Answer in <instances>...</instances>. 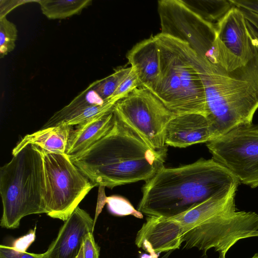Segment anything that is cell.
<instances>
[{"label":"cell","mask_w":258,"mask_h":258,"mask_svg":"<svg viewBox=\"0 0 258 258\" xmlns=\"http://www.w3.org/2000/svg\"><path fill=\"white\" fill-rule=\"evenodd\" d=\"M73 126L61 123L56 126L41 128L33 133L26 135L12 150L15 155L29 144L34 145L52 153L66 154L69 138Z\"/></svg>","instance_id":"e0dca14e"},{"label":"cell","mask_w":258,"mask_h":258,"mask_svg":"<svg viewBox=\"0 0 258 258\" xmlns=\"http://www.w3.org/2000/svg\"><path fill=\"white\" fill-rule=\"evenodd\" d=\"M107 209L112 215L118 216L132 215L137 218H143L142 213L136 210L131 203L125 198L118 196H111L105 198Z\"/></svg>","instance_id":"603a6c76"},{"label":"cell","mask_w":258,"mask_h":258,"mask_svg":"<svg viewBox=\"0 0 258 258\" xmlns=\"http://www.w3.org/2000/svg\"><path fill=\"white\" fill-rule=\"evenodd\" d=\"M182 228L173 217L148 216L137 232L135 244L154 258L158 254L179 249L182 243Z\"/></svg>","instance_id":"7c38bea8"},{"label":"cell","mask_w":258,"mask_h":258,"mask_svg":"<svg viewBox=\"0 0 258 258\" xmlns=\"http://www.w3.org/2000/svg\"><path fill=\"white\" fill-rule=\"evenodd\" d=\"M117 117L147 146L166 157V128L175 115L151 91L138 87L113 106Z\"/></svg>","instance_id":"ba28073f"},{"label":"cell","mask_w":258,"mask_h":258,"mask_svg":"<svg viewBox=\"0 0 258 258\" xmlns=\"http://www.w3.org/2000/svg\"><path fill=\"white\" fill-rule=\"evenodd\" d=\"M215 26L218 64L231 72L247 64L254 50L242 10L233 6Z\"/></svg>","instance_id":"8fae6325"},{"label":"cell","mask_w":258,"mask_h":258,"mask_svg":"<svg viewBox=\"0 0 258 258\" xmlns=\"http://www.w3.org/2000/svg\"><path fill=\"white\" fill-rule=\"evenodd\" d=\"M42 155L39 147L29 144L0 168V194L3 211L0 225L18 228L21 219L47 213Z\"/></svg>","instance_id":"8992f818"},{"label":"cell","mask_w":258,"mask_h":258,"mask_svg":"<svg viewBox=\"0 0 258 258\" xmlns=\"http://www.w3.org/2000/svg\"><path fill=\"white\" fill-rule=\"evenodd\" d=\"M42 14L51 20L63 19L81 14L82 10L91 5L92 0H39Z\"/></svg>","instance_id":"d6986e66"},{"label":"cell","mask_w":258,"mask_h":258,"mask_svg":"<svg viewBox=\"0 0 258 258\" xmlns=\"http://www.w3.org/2000/svg\"><path fill=\"white\" fill-rule=\"evenodd\" d=\"M161 33L188 44L200 56L216 63L215 24L189 8L182 0L158 1Z\"/></svg>","instance_id":"30bf717a"},{"label":"cell","mask_w":258,"mask_h":258,"mask_svg":"<svg viewBox=\"0 0 258 258\" xmlns=\"http://www.w3.org/2000/svg\"><path fill=\"white\" fill-rule=\"evenodd\" d=\"M35 237L34 230L33 232L32 231L29 234H27L16 240L13 246L20 250L26 251L34 240Z\"/></svg>","instance_id":"f1b7e54d"},{"label":"cell","mask_w":258,"mask_h":258,"mask_svg":"<svg viewBox=\"0 0 258 258\" xmlns=\"http://www.w3.org/2000/svg\"><path fill=\"white\" fill-rule=\"evenodd\" d=\"M0 258H47L45 253H34L20 250L14 247L1 244Z\"/></svg>","instance_id":"d4e9b609"},{"label":"cell","mask_w":258,"mask_h":258,"mask_svg":"<svg viewBox=\"0 0 258 258\" xmlns=\"http://www.w3.org/2000/svg\"><path fill=\"white\" fill-rule=\"evenodd\" d=\"M107 100L105 101L101 98L93 90L91 83L69 104L55 112L42 128L58 125L74 112L90 105L102 104Z\"/></svg>","instance_id":"ac0fdd59"},{"label":"cell","mask_w":258,"mask_h":258,"mask_svg":"<svg viewBox=\"0 0 258 258\" xmlns=\"http://www.w3.org/2000/svg\"><path fill=\"white\" fill-rule=\"evenodd\" d=\"M246 24L251 44L255 48L258 53V26L248 21L247 19Z\"/></svg>","instance_id":"f546056e"},{"label":"cell","mask_w":258,"mask_h":258,"mask_svg":"<svg viewBox=\"0 0 258 258\" xmlns=\"http://www.w3.org/2000/svg\"><path fill=\"white\" fill-rule=\"evenodd\" d=\"M243 12L245 18L252 23L258 26V15L254 13L241 9Z\"/></svg>","instance_id":"4dcf8cb0"},{"label":"cell","mask_w":258,"mask_h":258,"mask_svg":"<svg viewBox=\"0 0 258 258\" xmlns=\"http://www.w3.org/2000/svg\"><path fill=\"white\" fill-rule=\"evenodd\" d=\"M159 51V75L152 92L175 115L198 113L206 117L204 86L194 66L188 44L161 33L155 35Z\"/></svg>","instance_id":"5b68a950"},{"label":"cell","mask_w":258,"mask_h":258,"mask_svg":"<svg viewBox=\"0 0 258 258\" xmlns=\"http://www.w3.org/2000/svg\"><path fill=\"white\" fill-rule=\"evenodd\" d=\"M234 6L258 15V0H229Z\"/></svg>","instance_id":"83f0119b"},{"label":"cell","mask_w":258,"mask_h":258,"mask_svg":"<svg viewBox=\"0 0 258 258\" xmlns=\"http://www.w3.org/2000/svg\"><path fill=\"white\" fill-rule=\"evenodd\" d=\"M83 243L84 258H99L100 247L95 241L93 232L85 235Z\"/></svg>","instance_id":"484cf974"},{"label":"cell","mask_w":258,"mask_h":258,"mask_svg":"<svg viewBox=\"0 0 258 258\" xmlns=\"http://www.w3.org/2000/svg\"><path fill=\"white\" fill-rule=\"evenodd\" d=\"M29 2H37V1H0V19L6 15L15 8Z\"/></svg>","instance_id":"4316f807"},{"label":"cell","mask_w":258,"mask_h":258,"mask_svg":"<svg viewBox=\"0 0 258 258\" xmlns=\"http://www.w3.org/2000/svg\"><path fill=\"white\" fill-rule=\"evenodd\" d=\"M116 119L113 108L109 111L77 125L70 134L66 154L73 160L104 137Z\"/></svg>","instance_id":"2e32d148"},{"label":"cell","mask_w":258,"mask_h":258,"mask_svg":"<svg viewBox=\"0 0 258 258\" xmlns=\"http://www.w3.org/2000/svg\"><path fill=\"white\" fill-rule=\"evenodd\" d=\"M126 57L138 76L140 87L152 93L159 75V51L155 35L136 44L128 51Z\"/></svg>","instance_id":"9a60e30c"},{"label":"cell","mask_w":258,"mask_h":258,"mask_svg":"<svg viewBox=\"0 0 258 258\" xmlns=\"http://www.w3.org/2000/svg\"><path fill=\"white\" fill-rule=\"evenodd\" d=\"M215 139L209 120L201 114L174 115L166 128L165 143L167 146L185 148Z\"/></svg>","instance_id":"5bb4252c"},{"label":"cell","mask_w":258,"mask_h":258,"mask_svg":"<svg viewBox=\"0 0 258 258\" xmlns=\"http://www.w3.org/2000/svg\"><path fill=\"white\" fill-rule=\"evenodd\" d=\"M140 87V83L136 72L131 68L127 77L121 83L110 98L119 100L135 89Z\"/></svg>","instance_id":"cb8c5ba5"},{"label":"cell","mask_w":258,"mask_h":258,"mask_svg":"<svg viewBox=\"0 0 258 258\" xmlns=\"http://www.w3.org/2000/svg\"><path fill=\"white\" fill-rule=\"evenodd\" d=\"M56 237L45 252L47 258H76L85 235L93 232L94 219L79 206L64 221Z\"/></svg>","instance_id":"4fadbf2b"},{"label":"cell","mask_w":258,"mask_h":258,"mask_svg":"<svg viewBox=\"0 0 258 258\" xmlns=\"http://www.w3.org/2000/svg\"><path fill=\"white\" fill-rule=\"evenodd\" d=\"M251 258H258V253H255Z\"/></svg>","instance_id":"d6a6232c"},{"label":"cell","mask_w":258,"mask_h":258,"mask_svg":"<svg viewBox=\"0 0 258 258\" xmlns=\"http://www.w3.org/2000/svg\"><path fill=\"white\" fill-rule=\"evenodd\" d=\"M238 186L221 191L188 211L173 217L182 228L185 249L194 247L204 254L214 248L219 258L241 239L258 237V213L237 211Z\"/></svg>","instance_id":"277c9868"},{"label":"cell","mask_w":258,"mask_h":258,"mask_svg":"<svg viewBox=\"0 0 258 258\" xmlns=\"http://www.w3.org/2000/svg\"><path fill=\"white\" fill-rule=\"evenodd\" d=\"M165 159L116 116L110 131L72 161L95 186L112 188L147 181L164 167Z\"/></svg>","instance_id":"7a4b0ae2"},{"label":"cell","mask_w":258,"mask_h":258,"mask_svg":"<svg viewBox=\"0 0 258 258\" xmlns=\"http://www.w3.org/2000/svg\"><path fill=\"white\" fill-rule=\"evenodd\" d=\"M239 183L213 159H201L175 168L163 167L145 181L137 210L148 216L173 217Z\"/></svg>","instance_id":"6da1fadb"},{"label":"cell","mask_w":258,"mask_h":258,"mask_svg":"<svg viewBox=\"0 0 258 258\" xmlns=\"http://www.w3.org/2000/svg\"><path fill=\"white\" fill-rule=\"evenodd\" d=\"M207 143L213 159L239 183L258 187V124L238 126Z\"/></svg>","instance_id":"9c48e42d"},{"label":"cell","mask_w":258,"mask_h":258,"mask_svg":"<svg viewBox=\"0 0 258 258\" xmlns=\"http://www.w3.org/2000/svg\"><path fill=\"white\" fill-rule=\"evenodd\" d=\"M76 258H84V254H83V243L82 245L81 249L79 251V253L77 256Z\"/></svg>","instance_id":"1f68e13d"},{"label":"cell","mask_w":258,"mask_h":258,"mask_svg":"<svg viewBox=\"0 0 258 258\" xmlns=\"http://www.w3.org/2000/svg\"><path fill=\"white\" fill-rule=\"evenodd\" d=\"M18 31L15 24L7 17L0 19V57L12 51L16 46Z\"/></svg>","instance_id":"7402d4cb"},{"label":"cell","mask_w":258,"mask_h":258,"mask_svg":"<svg viewBox=\"0 0 258 258\" xmlns=\"http://www.w3.org/2000/svg\"><path fill=\"white\" fill-rule=\"evenodd\" d=\"M131 70V67H119L110 75L92 83L93 90L103 100L110 99Z\"/></svg>","instance_id":"44dd1931"},{"label":"cell","mask_w":258,"mask_h":258,"mask_svg":"<svg viewBox=\"0 0 258 258\" xmlns=\"http://www.w3.org/2000/svg\"><path fill=\"white\" fill-rule=\"evenodd\" d=\"M183 1L203 19L213 24L218 22L233 6L229 0Z\"/></svg>","instance_id":"ffe728a7"},{"label":"cell","mask_w":258,"mask_h":258,"mask_svg":"<svg viewBox=\"0 0 258 258\" xmlns=\"http://www.w3.org/2000/svg\"><path fill=\"white\" fill-rule=\"evenodd\" d=\"M40 149L43 162L46 214L65 221L95 186L67 154Z\"/></svg>","instance_id":"52a82bcc"},{"label":"cell","mask_w":258,"mask_h":258,"mask_svg":"<svg viewBox=\"0 0 258 258\" xmlns=\"http://www.w3.org/2000/svg\"><path fill=\"white\" fill-rule=\"evenodd\" d=\"M252 46L251 59L231 72L192 50V62L204 86L206 117L216 139L238 126L252 123L258 109V53Z\"/></svg>","instance_id":"3957f363"}]
</instances>
